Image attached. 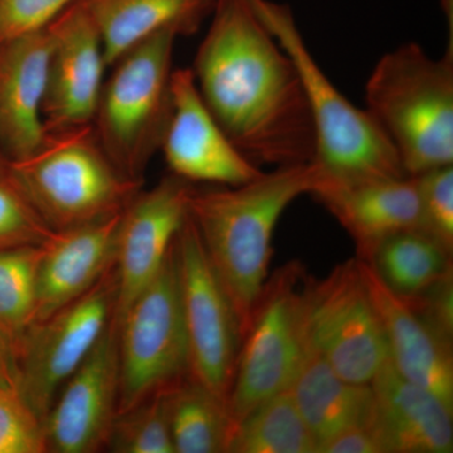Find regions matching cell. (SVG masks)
Listing matches in <instances>:
<instances>
[{"label":"cell","mask_w":453,"mask_h":453,"mask_svg":"<svg viewBox=\"0 0 453 453\" xmlns=\"http://www.w3.org/2000/svg\"><path fill=\"white\" fill-rule=\"evenodd\" d=\"M211 16L190 70L226 136L257 166L314 162V127L299 73L251 0H216Z\"/></svg>","instance_id":"1"},{"label":"cell","mask_w":453,"mask_h":453,"mask_svg":"<svg viewBox=\"0 0 453 453\" xmlns=\"http://www.w3.org/2000/svg\"><path fill=\"white\" fill-rule=\"evenodd\" d=\"M323 179L309 163L280 166L237 187L192 188L188 214L231 299L241 338L268 279L277 223L295 199L312 195Z\"/></svg>","instance_id":"2"},{"label":"cell","mask_w":453,"mask_h":453,"mask_svg":"<svg viewBox=\"0 0 453 453\" xmlns=\"http://www.w3.org/2000/svg\"><path fill=\"white\" fill-rule=\"evenodd\" d=\"M365 100L408 177L453 165V50L440 59L416 43L387 53L366 82Z\"/></svg>","instance_id":"3"},{"label":"cell","mask_w":453,"mask_h":453,"mask_svg":"<svg viewBox=\"0 0 453 453\" xmlns=\"http://www.w3.org/2000/svg\"><path fill=\"white\" fill-rule=\"evenodd\" d=\"M252 4L299 73L314 127L312 163L324 181L348 186L408 177L395 146L371 113L340 94L316 64L290 9L268 0H255Z\"/></svg>","instance_id":"4"},{"label":"cell","mask_w":453,"mask_h":453,"mask_svg":"<svg viewBox=\"0 0 453 453\" xmlns=\"http://www.w3.org/2000/svg\"><path fill=\"white\" fill-rule=\"evenodd\" d=\"M178 35L157 33L111 65L91 121L98 144L129 180L144 184L172 115L173 52Z\"/></svg>","instance_id":"5"},{"label":"cell","mask_w":453,"mask_h":453,"mask_svg":"<svg viewBox=\"0 0 453 453\" xmlns=\"http://www.w3.org/2000/svg\"><path fill=\"white\" fill-rule=\"evenodd\" d=\"M12 168L33 207L55 232L121 213L142 187L113 166L91 124L46 131L40 148L25 159L12 160Z\"/></svg>","instance_id":"6"},{"label":"cell","mask_w":453,"mask_h":453,"mask_svg":"<svg viewBox=\"0 0 453 453\" xmlns=\"http://www.w3.org/2000/svg\"><path fill=\"white\" fill-rule=\"evenodd\" d=\"M309 279L306 268L291 261L265 283L241 342L226 399L234 426L257 405L290 387L305 349Z\"/></svg>","instance_id":"7"},{"label":"cell","mask_w":453,"mask_h":453,"mask_svg":"<svg viewBox=\"0 0 453 453\" xmlns=\"http://www.w3.org/2000/svg\"><path fill=\"white\" fill-rule=\"evenodd\" d=\"M115 325L120 365L118 413L190 374L174 244L162 270Z\"/></svg>","instance_id":"8"},{"label":"cell","mask_w":453,"mask_h":453,"mask_svg":"<svg viewBox=\"0 0 453 453\" xmlns=\"http://www.w3.org/2000/svg\"><path fill=\"white\" fill-rule=\"evenodd\" d=\"M305 338L340 377L354 383L371 384L389 359L383 323L357 258L324 279L310 276Z\"/></svg>","instance_id":"9"},{"label":"cell","mask_w":453,"mask_h":453,"mask_svg":"<svg viewBox=\"0 0 453 453\" xmlns=\"http://www.w3.org/2000/svg\"><path fill=\"white\" fill-rule=\"evenodd\" d=\"M115 266L88 292L35 321L13 347L16 388L44 423L57 393L111 323Z\"/></svg>","instance_id":"10"},{"label":"cell","mask_w":453,"mask_h":453,"mask_svg":"<svg viewBox=\"0 0 453 453\" xmlns=\"http://www.w3.org/2000/svg\"><path fill=\"white\" fill-rule=\"evenodd\" d=\"M174 246L190 375L226 402L242 342L237 315L189 214Z\"/></svg>","instance_id":"11"},{"label":"cell","mask_w":453,"mask_h":453,"mask_svg":"<svg viewBox=\"0 0 453 453\" xmlns=\"http://www.w3.org/2000/svg\"><path fill=\"white\" fill-rule=\"evenodd\" d=\"M120 393L118 327L107 325L65 381L44 419L47 452L94 453L106 446Z\"/></svg>","instance_id":"12"},{"label":"cell","mask_w":453,"mask_h":453,"mask_svg":"<svg viewBox=\"0 0 453 453\" xmlns=\"http://www.w3.org/2000/svg\"><path fill=\"white\" fill-rule=\"evenodd\" d=\"M47 29L50 49L42 104L44 130L89 125L107 67L96 23L83 0H76Z\"/></svg>","instance_id":"13"},{"label":"cell","mask_w":453,"mask_h":453,"mask_svg":"<svg viewBox=\"0 0 453 453\" xmlns=\"http://www.w3.org/2000/svg\"><path fill=\"white\" fill-rule=\"evenodd\" d=\"M192 183L170 174L150 190H139L121 211L116 249L118 324L136 296L162 270L188 214Z\"/></svg>","instance_id":"14"},{"label":"cell","mask_w":453,"mask_h":453,"mask_svg":"<svg viewBox=\"0 0 453 453\" xmlns=\"http://www.w3.org/2000/svg\"><path fill=\"white\" fill-rule=\"evenodd\" d=\"M172 115L160 150L172 174L189 183L237 187L262 175L237 148L205 105L190 68L172 77Z\"/></svg>","instance_id":"15"},{"label":"cell","mask_w":453,"mask_h":453,"mask_svg":"<svg viewBox=\"0 0 453 453\" xmlns=\"http://www.w3.org/2000/svg\"><path fill=\"white\" fill-rule=\"evenodd\" d=\"M371 428L383 453H451L453 410L387 360L372 378Z\"/></svg>","instance_id":"16"},{"label":"cell","mask_w":453,"mask_h":453,"mask_svg":"<svg viewBox=\"0 0 453 453\" xmlns=\"http://www.w3.org/2000/svg\"><path fill=\"white\" fill-rule=\"evenodd\" d=\"M120 217L53 232L42 244L35 321L80 299L115 266Z\"/></svg>","instance_id":"17"},{"label":"cell","mask_w":453,"mask_h":453,"mask_svg":"<svg viewBox=\"0 0 453 453\" xmlns=\"http://www.w3.org/2000/svg\"><path fill=\"white\" fill-rule=\"evenodd\" d=\"M357 262L383 323L390 362L404 378L434 393L453 410L451 340L432 329L404 297L381 281L371 265Z\"/></svg>","instance_id":"18"},{"label":"cell","mask_w":453,"mask_h":453,"mask_svg":"<svg viewBox=\"0 0 453 453\" xmlns=\"http://www.w3.org/2000/svg\"><path fill=\"white\" fill-rule=\"evenodd\" d=\"M49 29L0 42V150L9 159L35 153L44 138Z\"/></svg>","instance_id":"19"},{"label":"cell","mask_w":453,"mask_h":453,"mask_svg":"<svg viewBox=\"0 0 453 453\" xmlns=\"http://www.w3.org/2000/svg\"><path fill=\"white\" fill-rule=\"evenodd\" d=\"M314 196L356 243L357 259L371 262L387 238L418 228L416 178L378 179L357 184L321 181Z\"/></svg>","instance_id":"20"},{"label":"cell","mask_w":453,"mask_h":453,"mask_svg":"<svg viewBox=\"0 0 453 453\" xmlns=\"http://www.w3.org/2000/svg\"><path fill=\"white\" fill-rule=\"evenodd\" d=\"M288 389L314 437L316 453L325 441L371 422L374 403L371 384L340 377L306 342Z\"/></svg>","instance_id":"21"},{"label":"cell","mask_w":453,"mask_h":453,"mask_svg":"<svg viewBox=\"0 0 453 453\" xmlns=\"http://www.w3.org/2000/svg\"><path fill=\"white\" fill-rule=\"evenodd\" d=\"M96 23L107 67L157 33L198 31L216 0H83Z\"/></svg>","instance_id":"22"},{"label":"cell","mask_w":453,"mask_h":453,"mask_svg":"<svg viewBox=\"0 0 453 453\" xmlns=\"http://www.w3.org/2000/svg\"><path fill=\"white\" fill-rule=\"evenodd\" d=\"M175 453L226 452L234 421L225 399L188 374L164 388Z\"/></svg>","instance_id":"23"},{"label":"cell","mask_w":453,"mask_h":453,"mask_svg":"<svg viewBox=\"0 0 453 453\" xmlns=\"http://www.w3.org/2000/svg\"><path fill=\"white\" fill-rule=\"evenodd\" d=\"M366 264L390 290L410 297L451 273L452 253L418 229H411L387 238Z\"/></svg>","instance_id":"24"},{"label":"cell","mask_w":453,"mask_h":453,"mask_svg":"<svg viewBox=\"0 0 453 453\" xmlns=\"http://www.w3.org/2000/svg\"><path fill=\"white\" fill-rule=\"evenodd\" d=\"M226 453H316L290 389L271 396L238 422Z\"/></svg>","instance_id":"25"},{"label":"cell","mask_w":453,"mask_h":453,"mask_svg":"<svg viewBox=\"0 0 453 453\" xmlns=\"http://www.w3.org/2000/svg\"><path fill=\"white\" fill-rule=\"evenodd\" d=\"M41 253L42 244L0 250V335L12 351L35 321Z\"/></svg>","instance_id":"26"},{"label":"cell","mask_w":453,"mask_h":453,"mask_svg":"<svg viewBox=\"0 0 453 453\" xmlns=\"http://www.w3.org/2000/svg\"><path fill=\"white\" fill-rule=\"evenodd\" d=\"M105 449L115 453H175L164 389L118 413Z\"/></svg>","instance_id":"27"},{"label":"cell","mask_w":453,"mask_h":453,"mask_svg":"<svg viewBox=\"0 0 453 453\" xmlns=\"http://www.w3.org/2000/svg\"><path fill=\"white\" fill-rule=\"evenodd\" d=\"M53 232L18 181L12 160L0 150V250L41 246Z\"/></svg>","instance_id":"28"},{"label":"cell","mask_w":453,"mask_h":453,"mask_svg":"<svg viewBox=\"0 0 453 453\" xmlns=\"http://www.w3.org/2000/svg\"><path fill=\"white\" fill-rule=\"evenodd\" d=\"M418 231L453 251V165L440 166L417 175Z\"/></svg>","instance_id":"29"},{"label":"cell","mask_w":453,"mask_h":453,"mask_svg":"<svg viewBox=\"0 0 453 453\" xmlns=\"http://www.w3.org/2000/svg\"><path fill=\"white\" fill-rule=\"evenodd\" d=\"M43 421L16 387L0 386V453H46Z\"/></svg>","instance_id":"30"},{"label":"cell","mask_w":453,"mask_h":453,"mask_svg":"<svg viewBox=\"0 0 453 453\" xmlns=\"http://www.w3.org/2000/svg\"><path fill=\"white\" fill-rule=\"evenodd\" d=\"M76 0H0V42L43 31Z\"/></svg>","instance_id":"31"},{"label":"cell","mask_w":453,"mask_h":453,"mask_svg":"<svg viewBox=\"0 0 453 453\" xmlns=\"http://www.w3.org/2000/svg\"><path fill=\"white\" fill-rule=\"evenodd\" d=\"M447 273L436 283L419 294L404 297L414 311L436 330L440 335L452 342L453 333V279ZM401 296V295H399Z\"/></svg>","instance_id":"32"},{"label":"cell","mask_w":453,"mask_h":453,"mask_svg":"<svg viewBox=\"0 0 453 453\" xmlns=\"http://www.w3.org/2000/svg\"><path fill=\"white\" fill-rule=\"evenodd\" d=\"M318 453H383V449L368 426L347 429L325 441Z\"/></svg>","instance_id":"33"},{"label":"cell","mask_w":453,"mask_h":453,"mask_svg":"<svg viewBox=\"0 0 453 453\" xmlns=\"http://www.w3.org/2000/svg\"><path fill=\"white\" fill-rule=\"evenodd\" d=\"M0 386L16 387L13 351L7 340L0 335Z\"/></svg>","instance_id":"34"}]
</instances>
